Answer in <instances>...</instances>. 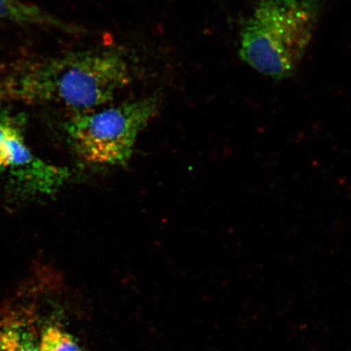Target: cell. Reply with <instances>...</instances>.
Wrapping results in <instances>:
<instances>
[{
    "mask_svg": "<svg viewBox=\"0 0 351 351\" xmlns=\"http://www.w3.org/2000/svg\"><path fill=\"white\" fill-rule=\"evenodd\" d=\"M128 64L117 51H70L0 64V104L63 105L94 111L129 84Z\"/></svg>",
    "mask_w": 351,
    "mask_h": 351,
    "instance_id": "cell-1",
    "label": "cell"
},
{
    "mask_svg": "<svg viewBox=\"0 0 351 351\" xmlns=\"http://www.w3.org/2000/svg\"><path fill=\"white\" fill-rule=\"evenodd\" d=\"M319 0H261L241 29V60L282 80L296 71L317 29Z\"/></svg>",
    "mask_w": 351,
    "mask_h": 351,
    "instance_id": "cell-2",
    "label": "cell"
},
{
    "mask_svg": "<svg viewBox=\"0 0 351 351\" xmlns=\"http://www.w3.org/2000/svg\"><path fill=\"white\" fill-rule=\"evenodd\" d=\"M157 96L101 111L75 112L66 130L73 151L92 164L124 167L138 135L159 110Z\"/></svg>",
    "mask_w": 351,
    "mask_h": 351,
    "instance_id": "cell-3",
    "label": "cell"
},
{
    "mask_svg": "<svg viewBox=\"0 0 351 351\" xmlns=\"http://www.w3.org/2000/svg\"><path fill=\"white\" fill-rule=\"evenodd\" d=\"M21 117L0 104V170L21 192L51 195L70 178L68 169L43 160L25 141Z\"/></svg>",
    "mask_w": 351,
    "mask_h": 351,
    "instance_id": "cell-4",
    "label": "cell"
},
{
    "mask_svg": "<svg viewBox=\"0 0 351 351\" xmlns=\"http://www.w3.org/2000/svg\"><path fill=\"white\" fill-rule=\"evenodd\" d=\"M0 22L47 26L72 34L79 32L75 26L24 0H0Z\"/></svg>",
    "mask_w": 351,
    "mask_h": 351,
    "instance_id": "cell-5",
    "label": "cell"
},
{
    "mask_svg": "<svg viewBox=\"0 0 351 351\" xmlns=\"http://www.w3.org/2000/svg\"><path fill=\"white\" fill-rule=\"evenodd\" d=\"M0 351H39V339L25 324L10 322L0 326Z\"/></svg>",
    "mask_w": 351,
    "mask_h": 351,
    "instance_id": "cell-6",
    "label": "cell"
},
{
    "mask_svg": "<svg viewBox=\"0 0 351 351\" xmlns=\"http://www.w3.org/2000/svg\"><path fill=\"white\" fill-rule=\"evenodd\" d=\"M39 351H82L73 337L59 326L47 327L39 339Z\"/></svg>",
    "mask_w": 351,
    "mask_h": 351,
    "instance_id": "cell-7",
    "label": "cell"
}]
</instances>
